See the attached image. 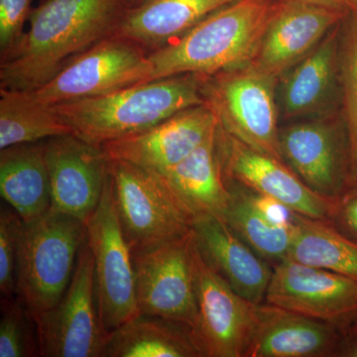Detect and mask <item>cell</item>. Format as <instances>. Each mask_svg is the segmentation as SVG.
Instances as JSON below:
<instances>
[{
    "label": "cell",
    "mask_w": 357,
    "mask_h": 357,
    "mask_svg": "<svg viewBox=\"0 0 357 357\" xmlns=\"http://www.w3.org/2000/svg\"><path fill=\"white\" fill-rule=\"evenodd\" d=\"M95 264L98 314L109 333L139 314L135 292L132 251L122 231L109 172L102 199L86 222Z\"/></svg>",
    "instance_id": "cell-7"
},
{
    "label": "cell",
    "mask_w": 357,
    "mask_h": 357,
    "mask_svg": "<svg viewBox=\"0 0 357 357\" xmlns=\"http://www.w3.org/2000/svg\"><path fill=\"white\" fill-rule=\"evenodd\" d=\"M195 243L208 266L230 287L260 305L265 302L273 266L234 234L222 218H201L192 227Z\"/></svg>",
    "instance_id": "cell-20"
},
{
    "label": "cell",
    "mask_w": 357,
    "mask_h": 357,
    "mask_svg": "<svg viewBox=\"0 0 357 357\" xmlns=\"http://www.w3.org/2000/svg\"><path fill=\"white\" fill-rule=\"evenodd\" d=\"M282 159L312 191L337 199L351 185V151L342 115L294 121L280 128Z\"/></svg>",
    "instance_id": "cell-10"
},
{
    "label": "cell",
    "mask_w": 357,
    "mask_h": 357,
    "mask_svg": "<svg viewBox=\"0 0 357 357\" xmlns=\"http://www.w3.org/2000/svg\"><path fill=\"white\" fill-rule=\"evenodd\" d=\"M33 316L40 356L103 357L110 333L98 314L95 264L88 237L62 299L48 311Z\"/></svg>",
    "instance_id": "cell-8"
},
{
    "label": "cell",
    "mask_w": 357,
    "mask_h": 357,
    "mask_svg": "<svg viewBox=\"0 0 357 357\" xmlns=\"http://www.w3.org/2000/svg\"><path fill=\"white\" fill-rule=\"evenodd\" d=\"M192 239V230L176 241L132 252L140 314L182 324L191 332L198 317Z\"/></svg>",
    "instance_id": "cell-11"
},
{
    "label": "cell",
    "mask_w": 357,
    "mask_h": 357,
    "mask_svg": "<svg viewBox=\"0 0 357 357\" xmlns=\"http://www.w3.org/2000/svg\"><path fill=\"white\" fill-rule=\"evenodd\" d=\"M349 9L278 0L250 64L276 77L303 60L342 22Z\"/></svg>",
    "instance_id": "cell-16"
},
{
    "label": "cell",
    "mask_w": 357,
    "mask_h": 357,
    "mask_svg": "<svg viewBox=\"0 0 357 357\" xmlns=\"http://www.w3.org/2000/svg\"><path fill=\"white\" fill-rule=\"evenodd\" d=\"M51 208L86 225L102 199L109 157L100 146L73 134L45 140Z\"/></svg>",
    "instance_id": "cell-15"
},
{
    "label": "cell",
    "mask_w": 357,
    "mask_h": 357,
    "mask_svg": "<svg viewBox=\"0 0 357 357\" xmlns=\"http://www.w3.org/2000/svg\"><path fill=\"white\" fill-rule=\"evenodd\" d=\"M123 1L126 6H128V8H131V7L139 6L145 0H123Z\"/></svg>",
    "instance_id": "cell-35"
},
{
    "label": "cell",
    "mask_w": 357,
    "mask_h": 357,
    "mask_svg": "<svg viewBox=\"0 0 357 357\" xmlns=\"http://www.w3.org/2000/svg\"><path fill=\"white\" fill-rule=\"evenodd\" d=\"M33 0H0V62L20 46Z\"/></svg>",
    "instance_id": "cell-31"
},
{
    "label": "cell",
    "mask_w": 357,
    "mask_h": 357,
    "mask_svg": "<svg viewBox=\"0 0 357 357\" xmlns=\"http://www.w3.org/2000/svg\"><path fill=\"white\" fill-rule=\"evenodd\" d=\"M340 25L279 77L277 100L281 119L294 121L340 114Z\"/></svg>",
    "instance_id": "cell-18"
},
{
    "label": "cell",
    "mask_w": 357,
    "mask_h": 357,
    "mask_svg": "<svg viewBox=\"0 0 357 357\" xmlns=\"http://www.w3.org/2000/svg\"><path fill=\"white\" fill-rule=\"evenodd\" d=\"M340 356L357 357V337L347 335Z\"/></svg>",
    "instance_id": "cell-33"
},
{
    "label": "cell",
    "mask_w": 357,
    "mask_h": 357,
    "mask_svg": "<svg viewBox=\"0 0 357 357\" xmlns=\"http://www.w3.org/2000/svg\"><path fill=\"white\" fill-rule=\"evenodd\" d=\"M278 79L249 63L204 77V98L220 126L258 151L283 161L279 144Z\"/></svg>",
    "instance_id": "cell-5"
},
{
    "label": "cell",
    "mask_w": 357,
    "mask_h": 357,
    "mask_svg": "<svg viewBox=\"0 0 357 357\" xmlns=\"http://www.w3.org/2000/svg\"><path fill=\"white\" fill-rule=\"evenodd\" d=\"M295 234L288 259L323 268L357 282V241L331 220L294 213Z\"/></svg>",
    "instance_id": "cell-25"
},
{
    "label": "cell",
    "mask_w": 357,
    "mask_h": 357,
    "mask_svg": "<svg viewBox=\"0 0 357 357\" xmlns=\"http://www.w3.org/2000/svg\"><path fill=\"white\" fill-rule=\"evenodd\" d=\"M347 7L349 10L357 13V0H347Z\"/></svg>",
    "instance_id": "cell-36"
},
{
    "label": "cell",
    "mask_w": 357,
    "mask_h": 357,
    "mask_svg": "<svg viewBox=\"0 0 357 357\" xmlns=\"http://www.w3.org/2000/svg\"><path fill=\"white\" fill-rule=\"evenodd\" d=\"M215 146L225 182L273 199L298 215L332 222L337 199L312 191L285 162L248 146L220 122Z\"/></svg>",
    "instance_id": "cell-13"
},
{
    "label": "cell",
    "mask_w": 357,
    "mask_h": 357,
    "mask_svg": "<svg viewBox=\"0 0 357 357\" xmlns=\"http://www.w3.org/2000/svg\"><path fill=\"white\" fill-rule=\"evenodd\" d=\"M236 0H145L122 16L115 35L148 54L172 43L202 20Z\"/></svg>",
    "instance_id": "cell-21"
},
{
    "label": "cell",
    "mask_w": 357,
    "mask_h": 357,
    "mask_svg": "<svg viewBox=\"0 0 357 357\" xmlns=\"http://www.w3.org/2000/svg\"><path fill=\"white\" fill-rule=\"evenodd\" d=\"M103 357L203 356L188 326L139 312L110 333Z\"/></svg>",
    "instance_id": "cell-24"
},
{
    "label": "cell",
    "mask_w": 357,
    "mask_h": 357,
    "mask_svg": "<svg viewBox=\"0 0 357 357\" xmlns=\"http://www.w3.org/2000/svg\"><path fill=\"white\" fill-rule=\"evenodd\" d=\"M301 1L317 4V6L333 7V8L347 9V0H301Z\"/></svg>",
    "instance_id": "cell-34"
},
{
    "label": "cell",
    "mask_w": 357,
    "mask_h": 357,
    "mask_svg": "<svg viewBox=\"0 0 357 357\" xmlns=\"http://www.w3.org/2000/svg\"><path fill=\"white\" fill-rule=\"evenodd\" d=\"M347 335L349 337H357V321L347 331Z\"/></svg>",
    "instance_id": "cell-37"
},
{
    "label": "cell",
    "mask_w": 357,
    "mask_h": 357,
    "mask_svg": "<svg viewBox=\"0 0 357 357\" xmlns=\"http://www.w3.org/2000/svg\"><path fill=\"white\" fill-rule=\"evenodd\" d=\"M206 76L185 74L155 79L107 95L52 105L74 131L91 144L121 139L153 128L171 116L206 103Z\"/></svg>",
    "instance_id": "cell-2"
},
{
    "label": "cell",
    "mask_w": 357,
    "mask_h": 357,
    "mask_svg": "<svg viewBox=\"0 0 357 357\" xmlns=\"http://www.w3.org/2000/svg\"><path fill=\"white\" fill-rule=\"evenodd\" d=\"M231 199L222 220L272 266L288 259L295 223H277L263 213L252 192L229 184Z\"/></svg>",
    "instance_id": "cell-26"
},
{
    "label": "cell",
    "mask_w": 357,
    "mask_h": 357,
    "mask_svg": "<svg viewBox=\"0 0 357 357\" xmlns=\"http://www.w3.org/2000/svg\"><path fill=\"white\" fill-rule=\"evenodd\" d=\"M86 238L82 220L53 208L23 223L16 265L17 292L33 314L48 311L62 299Z\"/></svg>",
    "instance_id": "cell-4"
},
{
    "label": "cell",
    "mask_w": 357,
    "mask_h": 357,
    "mask_svg": "<svg viewBox=\"0 0 357 357\" xmlns=\"http://www.w3.org/2000/svg\"><path fill=\"white\" fill-rule=\"evenodd\" d=\"M340 115L351 151V185L357 182V13L349 10L340 25Z\"/></svg>",
    "instance_id": "cell-28"
},
{
    "label": "cell",
    "mask_w": 357,
    "mask_h": 357,
    "mask_svg": "<svg viewBox=\"0 0 357 357\" xmlns=\"http://www.w3.org/2000/svg\"><path fill=\"white\" fill-rule=\"evenodd\" d=\"M332 222L357 241V182L349 185L335 202Z\"/></svg>",
    "instance_id": "cell-32"
},
{
    "label": "cell",
    "mask_w": 357,
    "mask_h": 357,
    "mask_svg": "<svg viewBox=\"0 0 357 357\" xmlns=\"http://www.w3.org/2000/svg\"><path fill=\"white\" fill-rule=\"evenodd\" d=\"M40 356L36 321L20 294L1 297L0 357Z\"/></svg>",
    "instance_id": "cell-29"
},
{
    "label": "cell",
    "mask_w": 357,
    "mask_h": 357,
    "mask_svg": "<svg viewBox=\"0 0 357 357\" xmlns=\"http://www.w3.org/2000/svg\"><path fill=\"white\" fill-rule=\"evenodd\" d=\"M192 257L198 304L192 335L197 347L203 357H245L259 305L239 295L206 264L195 239Z\"/></svg>",
    "instance_id": "cell-12"
},
{
    "label": "cell",
    "mask_w": 357,
    "mask_h": 357,
    "mask_svg": "<svg viewBox=\"0 0 357 357\" xmlns=\"http://www.w3.org/2000/svg\"><path fill=\"white\" fill-rule=\"evenodd\" d=\"M123 0H42L16 50L0 62V89L33 91L89 48L115 34Z\"/></svg>",
    "instance_id": "cell-1"
},
{
    "label": "cell",
    "mask_w": 357,
    "mask_h": 357,
    "mask_svg": "<svg viewBox=\"0 0 357 357\" xmlns=\"http://www.w3.org/2000/svg\"><path fill=\"white\" fill-rule=\"evenodd\" d=\"M347 337L335 326L262 303L245 357L340 356Z\"/></svg>",
    "instance_id": "cell-19"
},
{
    "label": "cell",
    "mask_w": 357,
    "mask_h": 357,
    "mask_svg": "<svg viewBox=\"0 0 357 357\" xmlns=\"http://www.w3.org/2000/svg\"><path fill=\"white\" fill-rule=\"evenodd\" d=\"M215 134L177 165L157 172L195 222L208 217L222 218L231 199L218 160Z\"/></svg>",
    "instance_id": "cell-22"
},
{
    "label": "cell",
    "mask_w": 357,
    "mask_h": 357,
    "mask_svg": "<svg viewBox=\"0 0 357 357\" xmlns=\"http://www.w3.org/2000/svg\"><path fill=\"white\" fill-rule=\"evenodd\" d=\"M150 73L147 52L114 34L77 56L42 88L29 93L52 107L147 83Z\"/></svg>",
    "instance_id": "cell-9"
},
{
    "label": "cell",
    "mask_w": 357,
    "mask_h": 357,
    "mask_svg": "<svg viewBox=\"0 0 357 357\" xmlns=\"http://www.w3.org/2000/svg\"><path fill=\"white\" fill-rule=\"evenodd\" d=\"M347 331L357 321V282L286 259L273 267L265 302Z\"/></svg>",
    "instance_id": "cell-14"
},
{
    "label": "cell",
    "mask_w": 357,
    "mask_h": 357,
    "mask_svg": "<svg viewBox=\"0 0 357 357\" xmlns=\"http://www.w3.org/2000/svg\"><path fill=\"white\" fill-rule=\"evenodd\" d=\"M109 168L119 222L132 252L191 234L194 218L158 173L121 160L109 159Z\"/></svg>",
    "instance_id": "cell-6"
},
{
    "label": "cell",
    "mask_w": 357,
    "mask_h": 357,
    "mask_svg": "<svg viewBox=\"0 0 357 357\" xmlns=\"http://www.w3.org/2000/svg\"><path fill=\"white\" fill-rule=\"evenodd\" d=\"M278 0H236L172 43L148 54L149 81L195 74L213 76L252 61Z\"/></svg>",
    "instance_id": "cell-3"
},
{
    "label": "cell",
    "mask_w": 357,
    "mask_h": 357,
    "mask_svg": "<svg viewBox=\"0 0 357 357\" xmlns=\"http://www.w3.org/2000/svg\"><path fill=\"white\" fill-rule=\"evenodd\" d=\"M68 134L74 131L29 91L0 89V149Z\"/></svg>",
    "instance_id": "cell-27"
},
{
    "label": "cell",
    "mask_w": 357,
    "mask_h": 357,
    "mask_svg": "<svg viewBox=\"0 0 357 357\" xmlns=\"http://www.w3.org/2000/svg\"><path fill=\"white\" fill-rule=\"evenodd\" d=\"M215 112L206 103L178 112L140 133L102 145L112 160H121L162 172L177 165L215 134Z\"/></svg>",
    "instance_id": "cell-17"
},
{
    "label": "cell",
    "mask_w": 357,
    "mask_h": 357,
    "mask_svg": "<svg viewBox=\"0 0 357 357\" xmlns=\"http://www.w3.org/2000/svg\"><path fill=\"white\" fill-rule=\"evenodd\" d=\"M24 220L13 208L1 206L0 211V292L1 297L18 294L16 265L18 245Z\"/></svg>",
    "instance_id": "cell-30"
},
{
    "label": "cell",
    "mask_w": 357,
    "mask_h": 357,
    "mask_svg": "<svg viewBox=\"0 0 357 357\" xmlns=\"http://www.w3.org/2000/svg\"><path fill=\"white\" fill-rule=\"evenodd\" d=\"M0 194L24 222L50 210V177L45 141L1 149Z\"/></svg>",
    "instance_id": "cell-23"
}]
</instances>
